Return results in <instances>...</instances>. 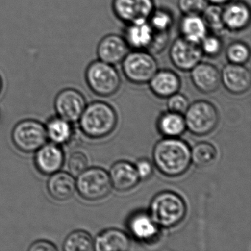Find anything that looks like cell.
<instances>
[{
  "label": "cell",
  "instance_id": "obj_9",
  "mask_svg": "<svg viewBox=\"0 0 251 251\" xmlns=\"http://www.w3.org/2000/svg\"><path fill=\"white\" fill-rule=\"evenodd\" d=\"M169 55L174 67L183 72H190L202 61L203 57L199 44L186 40L181 36L173 42Z\"/></svg>",
  "mask_w": 251,
  "mask_h": 251
},
{
  "label": "cell",
  "instance_id": "obj_16",
  "mask_svg": "<svg viewBox=\"0 0 251 251\" xmlns=\"http://www.w3.org/2000/svg\"><path fill=\"white\" fill-rule=\"evenodd\" d=\"M190 72L194 86L202 93H213L221 84L220 72L214 64L201 61Z\"/></svg>",
  "mask_w": 251,
  "mask_h": 251
},
{
  "label": "cell",
  "instance_id": "obj_38",
  "mask_svg": "<svg viewBox=\"0 0 251 251\" xmlns=\"http://www.w3.org/2000/svg\"><path fill=\"white\" fill-rule=\"evenodd\" d=\"M207 1L209 4H214V5H219L222 6V5H226L231 0H207Z\"/></svg>",
  "mask_w": 251,
  "mask_h": 251
},
{
  "label": "cell",
  "instance_id": "obj_18",
  "mask_svg": "<svg viewBox=\"0 0 251 251\" xmlns=\"http://www.w3.org/2000/svg\"><path fill=\"white\" fill-rule=\"evenodd\" d=\"M108 174L112 187L119 192L131 190L139 184L141 180L135 165L127 161L114 163Z\"/></svg>",
  "mask_w": 251,
  "mask_h": 251
},
{
  "label": "cell",
  "instance_id": "obj_32",
  "mask_svg": "<svg viewBox=\"0 0 251 251\" xmlns=\"http://www.w3.org/2000/svg\"><path fill=\"white\" fill-rule=\"evenodd\" d=\"M207 0H178L177 6L183 15L198 14L201 15L208 6Z\"/></svg>",
  "mask_w": 251,
  "mask_h": 251
},
{
  "label": "cell",
  "instance_id": "obj_15",
  "mask_svg": "<svg viewBox=\"0 0 251 251\" xmlns=\"http://www.w3.org/2000/svg\"><path fill=\"white\" fill-rule=\"evenodd\" d=\"M130 48L123 36L108 34L101 39L97 48L100 61L111 65L120 64L130 52Z\"/></svg>",
  "mask_w": 251,
  "mask_h": 251
},
{
  "label": "cell",
  "instance_id": "obj_28",
  "mask_svg": "<svg viewBox=\"0 0 251 251\" xmlns=\"http://www.w3.org/2000/svg\"><path fill=\"white\" fill-rule=\"evenodd\" d=\"M148 22L155 33H168L174 24V17L169 10L155 8Z\"/></svg>",
  "mask_w": 251,
  "mask_h": 251
},
{
  "label": "cell",
  "instance_id": "obj_37",
  "mask_svg": "<svg viewBox=\"0 0 251 251\" xmlns=\"http://www.w3.org/2000/svg\"><path fill=\"white\" fill-rule=\"evenodd\" d=\"M58 250L55 244L45 239L36 241L28 248V251H57Z\"/></svg>",
  "mask_w": 251,
  "mask_h": 251
},
{
  "label": "cell",
  "instance_id": "obj_26",
  "mask_svg": "<svg viewBox=\"0 0 251 251\" xmlns=\"http://www.w3.org/2000/svg\"><path fill=\"white\" fill-rule=\"evenodd\" d=\"M217 149L209 142H199L191 150L192 162L198 167L211 165L217 159Z\"/></svg>",
  "mask_w": 251,
  "mask_h": 251
},
{
  "label": "cell",
  "instance_id": "obj_7",
  "mask_svg": "<svg viewBox=\"0 0 251 251\" xmlns=\"http://www.w3.org/2000/svg\"><path fill=\"white\" fill-rule=\"evenodd\" d=\"M112 189L109 174L100 167L86 169L77 176L76 190L89 201H98L108 196Z\"/></svg>",
  "mask_w": 251,
  "mask_h": 251
},
{
  "label": "cell",
  "instance_id": "obj_19",
  "mask_svg": "<svg viewBox=\"0 0 251 251\" xmlns=\"http://www.w3.org/2000/svg\"><path fill=\"white\" fill-rule=\"evenodd\" d=\"M154 30L147 21L127 24L125 29V40L130 49L148 50L153 39Z\"/></svg>",
  "mask_w": 251,
  "mask_h": 251
},
{
  "label": "cell",
  "instance_id": "obj_2",
  "mask_svg": "<svg viewBox=\"0 0 251 251\" xmlns=\"http://www.w3.org/2000/svg\"><path fill=\"white\" fill-rule=\"evenodd\" d=\"M78 121L85 136L90 139H102L115 130L117 114L109 104L95 101L86 105Z\"/></svg>",
  "mask_w": 251,
  "mask_h": 251
},
{
  "label": "cell",
  "instance_id": "obj_20",
  "mask_svg": "<svg viewBox=\"0 0 251 251\" xmlns=\"http://www.w3.org/2000/svg\"><path fill=\"white\" fill-rule=\"evenodd\" d=\"M49 195L55 201L71 199L76 191V180L71 173L58 171L51 175L47 183Z\"/></svg>",
  "mask_w": 251,
  "mask_h": 251
},
{
  "label": "cell",
  "instance_id": "obj_23",
  "mask_svg": "<svg viewBox=\"0 0 251 251\" xmlns=\"http://www.w3.org/2000/svg\"><path fill=\"white\" fill-rule=\"evenodd\" d=\"M180 36L194 43L200 44L208 33V29L202 16L198 14L183 15L179 24Z\"/></svg>",
  "mask_w": 251,
  "mask_h": 251
},
{
  "label": "cell",
  "instance_id": "obj_21",
  "mask_svg": "<svg viewBox=\"0 0 251 251\" xmlns=\"http://www.w3.org/2000/svg\"><path fill=\"white\" fill-rule=\"evenodd\" d=\"M148 83L152 93L160 98H168L177 93L181 85L179 76L170 70H158Z\"/></svg>",
  "mask_w": 251,
  "mask_h": 251
},
{
  "label": "cell",
  "instance_id": "obj_25",
  "mask_svg": "<svg viewBox=\"0 0 251 251\" xmlns=\"http://www.w3.org/2000/svg\"><path fill=\"white\" fill-rule=\"evenodd\" d=\"M158 129L165 137H178L186 130L184 117L182 114L169 111L158 119Z\"/></svg>",
  "mask_w": 251,
  "mask_h": 251
},
{
  "label": "cell",
  "instance_id": "obj_29",
  "mask_svg": "<svg viewBox=\"0 0 251 251\" xmlns=\"http://www.w3.org/2000/svg\"><path fill=\"white\" fill-rule=\"evenodd\" d=\"M201 15L208 30H211L213 33L217 34L226 30L223 23V7L221 5L208 4Z\"/></svg>",
  "mask_w": 251,
  "mask_h": 251
},
{
  "label": "cell",
  "instance_id": "obj_11",
  "mask_svg": "<svg viewBox=\"0 0 251 251\" xmlns=\"http://www.w3.org/2000/svg\"><path fill=\"white\" fill-rule=\"evenodd\" d=\"M55 110L57 116L71 123L78 121L86 105L84 95L77 89H63L55 97Z\"/></svg>",
  "mask_w": 251,
  "mask_h": 251
},
{
  "label": "cell",
  "instance_id": "obj_31",
  "mask_svg": "<svg viewBox=\"0 0 251 251\" xmlns=\"http://www.w3.org/2000/svg\"><path fill=\"white\" fill-rule=\"evenodd\" d=\"M199 45L203 56L205 55L208 58H217L223 51V41L216 33H208Z\"/></svg>",
  "mask_w": 251,
  "mask_h": 251
},
{
  "label": "cell",
  "instance_id": "obj_27",
  "mask_svg": "<svg viewBox=\"0 0 251 251\" xmlns=\"http://www.w3.org/2000/svg\"><path fill=\"white\" fill-rule=\"evenodd\" d=\"M63 250L65 251H94L93 238L85 230H75L66 238Z\"/></svg>",
  "mask_w": 251,
  "mask_h": 251
},
{
  "label": "cell",
  "instance_id": "obj_22",
  "mask_svg": "<svg viewBox=\"0 0 251 251\" xmlns=\"http://www.w3.org/2000/svg\"><path fill=\"white\" fill-rule=\"evenodd\" d=\"M130 239L123 230L107 229L101 232L94 240V251H126L130 249Z\"/></svg>",
  "mask_w": 251,
  "mask_h": 251
},
{
  "label": "cell",
  "instance_id": "obj_36",
  "mask_svg": "<svg viewBox=\"0 0 251 251\" xmlns=\"http://www.w3.org/2000/svg\"><path fill=\"white\" fill-rule=\"evenodd\" d=\"M136 172L139 175L140 180H148L152 176L153 173V165L152 163L150 160L147 158H142L136 162Z\"/></svg>",
  "mask_w": 251,
  "mask_h": 251
},
{
  "label": "cell",
  "instance_id": "obj_35",
  "mask_svg": "<svg viewBox=\"0 0 251 251\" xmlns=\"http://www.w3.org/2000/svg\"><path fill=\"white\" fill-rule=\"evenodd\" d=\"M169 41H170V33H160L154 32L152 43L147 51L151 52L152 55L159 53L167 48Z\"/></svg>",
  "mask_w": 251,
  "mask_h": 251
},
{
  "label": "cell",
  "instance_id": "obj_4",
  "mask_svg": "<svg viewBox=\"0 0 251 251\" xmlns=\"http://www.w3.org/2000/svg\"><path fill=\"white\" fill-rule=\"evenodd\" d=\"M85 77L89 89L98 96H112L121 86V77L117 69L99 59L89 64Z\"/></svg>",
  "mask_w": 251,
  "mask_h": 251
},
{
  "label": "cell",
  "instance_id": "obj_30",
  "mask_svg": "<svg viewBox=\"0 0 251 251\" xmlns=\"http://www.w3.org/2000/svg\"><path fill=\"white\" fill-rule=\"evenodd\" d=\"M226 56L230 64L245 65L251 57V50L246 43L240 41L232 42L227 47Z\"/></svg>",
  "mask_w": 251,
  "mask_h": 251
},
{
  "label": "cell",
  "instance_id": "obj_14",
  "mask_svg": "<svg viewBox=\"0 0 251 251\" xmlns=\"http://www.w3.org/2000/svg\"><path fill=\"white\" fill-rule=\"evenodd\" d=\"M249 5L241 0H231L223 7L225 29L233 33L243 31L251 23Z\"/></svg>",
  "mask_w": 251,
  "mask_h": 251
},
{
  "label": "cell",
  "instance_id": "obj_33",
  "mask_svg": "<svg viewBox=\"0 0 251 251\" xmlns=\"http://www.w3.org/2000/svg\"><path fill=\"white\" fill-rule=\"evenodd\" d=\"M68 168L70 173L73 176H77L88 168V159L83 152H73L68 160Z\"/></svg>",
  "mask_w": 251,
  "mask_h": 251
},
{
  "label": "cell",
  "instance_id": "obj_24",
  "mask_svg": "<svg viewBox=\"0 0 251 251\" xmlns=\"http://www.w3.org/2000/svg\"><path fill=\"white\" fill-rule=\"evenodd\" d=\"M72 124L58 116L50 119L45 125L48 139L60 146L70 143L74 136V128Z\"/></svg>",
  "mask_w": 251,
  "mask_h": 251
},
{
  "label": "cell",
  "instance_id": "obj_34",
  "mask_svg": "<svg viewBox=\"0 0 251 251\" xmlns=\"http://www.w3.org/2000/svg\"><path fill=\"white\" fill-rule=\"evenodd\" d=\"M167 106H168L169 111L183 114H185L186 110L189 108V102L185 95L177 92L172 96L169 97Z\"/></svg>",
  "mask_w": 251,
  "mask_h": 251
},
{
  "label": "cell",
  "instance_id": "obj_5",
  "mask_svg": "<svg viewBox=\"0 0 251 251\" xmlns=\"http://www.w3.org/2000/svg\"><path fill=\"white\" fill-rule=\"evenodd\" d=\"M121 64L125 77L134 84L149 83L158 70L156 59L147 50H133L127 53Z\"/></svg>",
  "mask_w": 251,
  "mask_h": 251
},
{
  "label": "cell",
  "instance_id": "obj_17",
  "mask_svg": "<svg viewBox=\"0 0 251 251\" xmlns=\"http://www.w3.org/2000/svg\"><path fill=\"white\" fill-rule=\"evenodd\" d=\"M127 227L132 236L143 242H151L159 234V227L149 213L143 211L133 213L127 220Z\"/></svg>",
  "mask_w": 251,
  "mask_h": 251
},
{
  "label": "cell",
  "instance_id": "obj_1",
  "mask_svg": "<svg viewBox=\"0 0 251 251\" xmlns=\"http://www.w3.org/2000/svg\"><path fill=\"white\" fill-rule=\"evenodd\" d=\"M152 159L161 174L167 177H179L189 170L192 164L191 148L177 137H165L154 147Z\"/></svg>",
  "mask_w": 251,
  "mask_h": 251
},
{
  "label": "cell",
  "instance_id": "obj_40",
  "mask_svg": "<svg viewBox=\"0 0 251 251\" xmlns=\"http://www.w3.org/2000/svg\"><path fill=\"white\" fill-rule=\"evenodd\" d=\"M1 120H2V111L0 109V123H1Z\"/></svg>",
  "mask_w": 251,
  "mask_h": 251
},
{
  "label": "cell",
  "instance_id": "obj_3",
  "mask_svg": "<svg viewBox=\"0 0 251 251\" xmlns=\"http://www.w3.org/2000/svg\"><path fill=\"white\" fill-rule=\"evenodd\" d=\"M184 200L176 192L164 191L157 194L150 205V215L159 227L170 228L180 224L186 217Z\"/></svg>",
  "mask_w": 251,
  "mask_h": 251
},
{
  "label": "cell",
  "instance_id": "obj_10",
  "mask_svg": "<svg viewBox=\"0 0 251 251\" xmlns=\"http://www.w3.org/2000/svg\"><path fill=\"white\" fill-rule=\"evenodd\" d=\"M112 9L126 24L147 21L155 9L154 0H113Z\"/></svg>",
  "mask_w": 251,
  "mask_h": 251
},
{
  "label": "cell",
  "instance_id": "obj_39",
  "mask_svg": "<svg viewBox=\"0 0 251 251\" xmlns=\"http://www.w3.org/2000/svg\"><path fill=\"white\" fill-rule=\"evenodd\" d=\"M3 80H2V77L0 75V94L2 92V89H3Z\"/></svg>",
  "mask_w": 251,
  "mask_h": 251
},
{
  "label": "cell",
  "instance_id": "obj_13",
  "mask_svg": "<svg viewBox=\"0 0 251 251\" xmlns=\"http://www.w3.org/2000/svg\"><path fill=\"white\" fill-rule=\"evenodd\" d=\"M220 76L222 84L233 95H242L251 87V72L245 65L227 63L220 72Z\"/></svg>",
  "mask_w": 251,
  "mask_h": 251
},
{
  "label": "cell",
  "instance_id": "obj_6",
  "mask_svg": "<svg viewBox=\"0 0 251 251\" xmlns=\"http://www.w3.org/2000/svg\"><path fill=\"white\" fill-rule=\"evenodd\" d=\"M184 119L186 128L191 133L202 136L215 130L220 117L217 108L211 102L198 100L189 105Z\"/></svg>",
  "mask_w": 251,
  "mask_h": 251
},
{
  "label": "cell",
  "instance_id": "obj_8",
  "mask_svg": "<svg viewBox=\"0 0 251 251\" xmlns=\"http://www.w3.org/2000/svg\"><path fill=\"white\" fill-rule=\"evenodd\" d=\"M14 146L24 153L36 152L48 142L45 126L36 120H24L14 126L11 133Z\"/></svg>",
  "mask_w": 251,
  "mask_h": 251
},
{
  "label": "cell",
  "instance_id": "obj_12",
  "mask_svg": "<svg viewBox=\"0 0 251 251\" xmlns=\"http://www.w3.org/2000/svg\"><path fill=\"white\" fill-rule=\"evenodd\" d=\"M65 161V154L60 145L45 143L36 152L34 164L36 170L45 176L60 171Z\"/></svg>",
  "mask_w": 251,
  "mask_h": 251
}]
</instances>
